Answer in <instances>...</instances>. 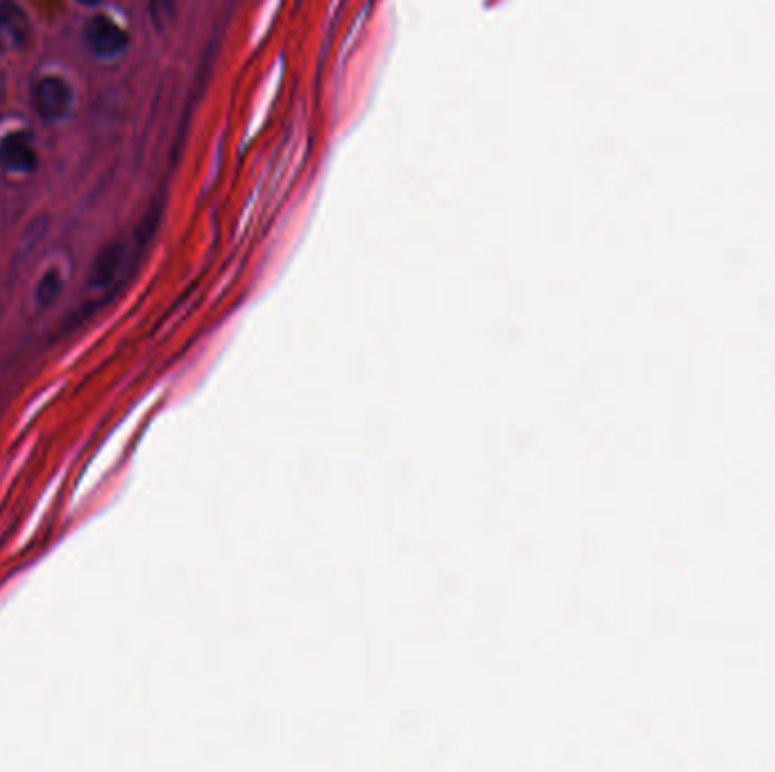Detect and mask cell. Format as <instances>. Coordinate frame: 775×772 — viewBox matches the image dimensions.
I'll return each instance as SVG.
<instances>
[{
	"mask_svg": "<svg viewBox=\"0 0 775 772\" xmlns=\"http://www.w3.org/2000/svg\"><path fill=\"white\" fill-rule=\"evenodd\" d=\"M0 166L8 173L30 175L36 170V148L32 134L12 132L0 140Z\"/></svg>",
	"mask_w": 775,
	"mask_h": 772,
	"instance_id": "obj_4",
	"label": "cell"
},
{
	"mask_svg": "<svg viewBox=\"0 0 775 772\" xmlns=\"http://www.w3.org/2000/svg\"><path fill=\"white\" fill-rule=\"evenodd\" d=\"M32 41V23L28 12L14 0H0V55L25 51Z\"/></svg>",
	"mask_w": 775,
	"mask_h": 772,
	"instance_id": "obj_3",
	"label": "cell"
},
{
	"mask_svg": "<svg viewBox=\"0 0 775 772\" xmlns=\"http://www.w3.org/2000/svg\"><path fill=\"white\" fill-rule=\"evenodd\" d=\"M84 43L98 60H114L129 43L127 32L107 14H96L84 23Z\"/></svg>",
	"mask_w": 775,
	"mask_h": 772,
	"instance_id": "obj_2",
	"label": "cell"
},
{
	"mask_svg": "<svg viewBox=\"0 0 775 772\" xmlns=\"http://www.w3.org/2000/svg\"><path fill=\"white\" fill-rule=\"evenodd\" d=\"M62 293V277L57 270H51V272H45L39 283H36V291H34V300L41 309H49Z\"/></svg>",
	"mask_w": 775,
	"mask_h": 772,
	"instance_id": "obj_6",
	"label": "cell"
},
{
	"mask_svg": "<svg viewBox=\"0 0 775 772\" xmlns=\"http://www.w3.org/2000/svg\"><path fill=\"white\" fill-rule=\"evenodd\" d=\"M123 257H125V250L121 243L109 246L94 263V272H91V285L94 288L109 285L123 265Z\"/></svg>",
	"mask_w": 775,
	"mask_h": 772,
	"instance_id": "obj_5",
	"label": "cell"
},
{
	"mask_svg": "<svg viewBox=\"0 0 775 772\" xmlns=\"http://www.w3.org/2000/svg\"><path fill=\"white\" fill-rule=\"evenodd\" d=\"M77 3H80V6H98L101 0H77Z\"/></svg>",
	"mask_w": 775,
	"mask_h": 772,
	"instance_id": "obj_8",
	"label": "cell"
},
{
	"mask_svg": "<svg viewBox=\"0 0 775 772\" xmlns=\"http://www.w3.org/2000/svg\"><path fill=\"white\" fill-rule=\"evenodd\" d=\"M150 12H153L155 23L161 28L166 21H170L172 0H153V3H150Z\"/></svg>",
	"mask_w": 775,
	"mask_h": 772,
	"instance_id": "obj_7",
	"label": "cell"
},
{
	"mask_svg": "<svg viewBox=\"0 0 775 772\" xmlns=\"http://www.w3.org/2000/svg\"><path fill=\"white\" fill-rule=\"evenodd\" d=\"M32 105L45 123H57L71 112L73 88L60 75H43L32 86Z\"/></svg>",
	"mask_w": 775,
	"mask_h": 772,
	"instance_id": "obj_1",
	"label": "cell"
}]
</instances>
